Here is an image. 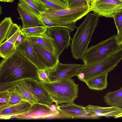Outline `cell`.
<instances>
[{"instance_id": "32", "label": "cell", "mask_w": 122, "mask_h": 122, "mask_svg": "<svg viewBox=\"0 0 122 122\" xmlns=\"http://www.w3.org/2000/svg\"><path fill=\"white\" fill-rule=\"evenodd\" d=\"M76 76L80 80L83 81L85 78V75L84 73L79 71Z\"/></svg>"}, {"instance_id": "1", "label": "cell", "mask_w": 122, "mask_h": 122, "mask_svg": "<svg viewBox=\"0 0 122 122\" xmlns=\"http://www.w3.org/2000/svg\"><path fill=\"white\" fill-rule=\"evenodd\" d=\"M38 69L25 57L15 51L0 63V84L27 79H38Z\"/></svg>"}, {"instance_id": "37", "label": "cell", "mask_w": 122, "mask_h": 122, "mask_svg": "<svg viewBox=\"0 0 122 122\" xmlns=\"http://www.w3.org/2000/svg\"><path fill=\"white\" fill-rule=\"evenodd\" d=\"M63 2L66 3V0H61Z\"/></svg>"}, {"instance_id": "28", "label": "cell", "mask_w": 122, "mask_h": 122, "mask_svg": "<svg viewBox=\"0 0 122 122\" xmlns=\"http://www.w3.org/2000/svg\"><path fill=\"white\" fill-rule=\"evenodd\" d=\"M49 69H44L38 70L37 71V78L41 82H50L49 75Z\"/></svg>"}, {"instance_id": "23", "label": "cell", "mask_w": 122, "mask_h": 122, "mask_svg": "<svg viewBox=\"0 0 122 122\" xmlns=\"http://www.w3.org/2000/svg\"><path fill=\"white\" fill-rule=\"evenodd\" d=\"M13 82L17 90L21 95L24 101L28 102L31 105L38 103L36 100L27 89L24 80Z\"/></svg>"}, {"instance_id": "5", "label": "cell", "mask_w": 122, "mask_h": 122, "mask_svg": "<svg viewBox=\"0 0 122 122\" xmlns=\"http://www.w3.org/2000/svg\"><path fill=\"white\" fill-rule=\"evenodd\" d=\"M122 46L116 35L87 49L82 59L86 66L92 65L102 59Z\"/></svg>"}, {"instance_id": "31", "label": "cell", "mask_w": 122, "mask_h": 122, "mask_svg": "<svg viewBox=\"0 0 122 122\" xmlns=\"http://www.w3.org/2000/svg\"><path fill=\"white\" fill-rule=\"evenodd\" d=\"M26 36L22 33L17 37L15 43V47L18 45L21 44L26 38Z\"/></svg>"}, {"instance_id": "10", "label": "cell", "mask_w": 122, "mask_h": 122, "mask_svg": "<svg viewBox=\"0 0 122 122\" xmlns=\"http://www.w3.org/2000/svg\"><path fill=\"white\" fill-rule=\"evenodd\" d=\"M57 114L52 111L49 107L38 103L32 105L28 111L19 115L12 116L11 118L19 119H39L56 117Z\"/></svg>"}, {"instance_id": "18", "label": "cell", "mask_w": 122, "mask_h": 122, "mask_svg": "<svg viewBox=\"0 0 122 122\" xmlns=\"http://www.w3.org/2000/svg\"><path fill=\"white\" fill-rule=\"evenodd\" d=\"M31 43L46 68L52 70L55 69L57 66L60 62L59 57L53 54L40 46Z\"/></svg>"}, {"instance_id": "12", "label": "cell", "mask_w": 122, "mask_h": 122, "mask_svg": "<svg viewBox=\"0 0 122 122\" xmlns=\"http://www.w3.org/2000/svg\"><path fill=\"white\" fill-rule=\"evenodd\" d=\"M59 112L56 117L60 118H90L89 113L82 106L74 103L56 106Z\"/></svg>"}, {"instance_id": "9", "label": "cell", "mask_w": 122, "mask_h": 122, "mask_svg": "<svg viewBox=\"0 0 122 122\" xmlns=\"http://www.w3.org/2000/svg\"><path fill=\"white\" fill-rule=\"evenodd\" d=\"M84 64H63L59 62L57 66L52 70H49V75L50 81L62 79H71L76 76L84 66Z\"/></svg>"}, {"instance_id": "25", "label": "cell", "mask_w": 122, "mask_h": 122, "mask_svg": "<svg viewBox=\"0 0 122 122\" xmlns=\"http://www.w3.org/2000/svg\"><path fill=\"white\" fill-rule=\"evenodd\" d=\"M13 23L11 18L10 17H5L0 22V44L6 39L8 32Z\"/></svg>"}, {"instance_id": "14", "label": "cell", "mask_w": 122, "mask_h": 122, "mask_svg": "<svg viewBox=\"0 0 122 122\" xmlns=\"http://www.w3.org/2000/svg\"><path fill=\"white\" fill-rule=\"evenodd\" d=\"M90 118H97L103 116L107 118L114 117L121 112V107L115 106L102 107L89 105L84 107Z\"/></svg>"}, {"instance_id": "26", "label": "cell", "mask_w": 122, "mask_h": 122, "mask_svg": "<svg viewBox=\"0 0 122 122\" xmlns=\"http://www.w3.org/2000/svg\"><path fill=\"white\" fill-rule=\"evenodd\" d=\"M49 9L58 10L68 8L66 3L61 0H37Z\"/></svg>"}, {"instance_id": "13", "label": "cell", "mask_w": 122, "mask_h": 122, "mask_svg": "<svg viewBox=\"0 0 122 122\" xmlns=\"http://www.w3.org/2000/svg\"><path fill=\"white\" fill-rule=\"evenodd\" d=\"M16 51L33 63L38 70L46 68L31 43L26 38L21 44L15 46Z\"/></svg>"}, {"instance_id": "38", "label": "cell", "mask_w": 122, "mask_h": 122, "mask_svg": "<svg viewBox=\"0 0 122 122\" xmlns=\"http://www.w3.org/2000/svg\"><path fill=\"white\" fill-rule=\"evenodd\" d=\"M120 45L121 46H122V42L120 43Z\"/></svg>"}, {"instance_id": "15", "label": "cell", "mask_w": 122, "mask_h": 122, "mask_svg": "<svg viewBox=\"0 0 122 122\" xmlns=\"http://www.w3.org/2000/svg\"><path fill=\"white\" fill-rule=\"evenodd\" d=\"M22 33L20 28L16 32L10 30L8 32L5 41L0 44V55L3 58H5L15 51V43L18 37Z\"/></svg>"}, {"instance_id": "20", "label": "cell", "mask_w": 122, "mask_h": 122, "mask_svg": "<svg viewBox=\"0 0 122 122\" xmlns=\"http://www.w3.org/2000/svg\"><path fill=\"white\" fill-rule=\"evenodd\" d=\"M17 10L22 23V28L31 27L42 25L39 18L29 14L18 6Z\"/></svg>"}, {"instance_id": "2", "label": "cell", "mask_w": 122, "mask_h": 122, "mask_svg": "<svg viewBox=\"0 0 122 122\" xmlns=\"http://www.w3.org/2000/svg\"><path fill=\"white\" fill-rule=\"evenodd\" d=\"M91 11L89 6L58 10L49 9L41 14L39 19L42 25L48 29L63 27L71 32L77 28L76 22Z\"/></svg>"}, {"instance_id": "30", "label": "cell", "mask_w": 122, "mask_h": 122, "mask_svg": "<svg viewBox=\"0 0 122 122\" xmlns=\"http://www.w3.org/2000/svg\"><path fill=\"white\" fill-rule=\"evenodd\" d=\"M9 99V95L8 92L4 91L0 92V106L7 103Z\"/></svg>"}, {"instance_id": "7", "label": "cell", "mask_w": 122, "mask_h": 122, "mask_svg": "<svg viewBox=\"0 0 122 122\" xmlns=\"http://www.w3.org/2000/svg\"><path fill=\"white\" fill-rule=\"evenodd\" d=\"M91 9L99 17L113 18L122 10V0H94Z\"/></svg>"}, {"instance_id": "11", "label": "cell", "mask_w": 122, "mask_h": 122, "mask_svg": "<svg viewBox=\"0 0 122 122\" xmlns=\"http://www.w3.org/2000/svg\"><path fill=\"white\" fill-rule=\"evenodd\" d=\"M70 32L66 28L55 27L48 29L46 32L54 40L58 48L59 57L63 51L70 46L71 39Z\"/></svg>"}, {"instance_id": "8", "label": "cell", "mask_w": 122, "mask_h": 122, "mask_svg": "<svg viewBox=\"0 0 122 122\" xmlns=\"http://www.w3.org/2000/svg\"><path fill=\"white\" fill-rule=\"evenodd\" d=\"M24 80L27 89L38 103L49 107L54 102L49 93L39 80L27 79Z\"/></svg>"}, {"instance_id": "33", "label": "cell", "mask_w": 122, "mask_h": 122, "mask_svg": "<svg viewBox=\"0 0 122 122\" xmlns=\"http://www.w3.org/2000/svg\"><path fill=\"white\" fill-rule=\"evenodd\" d=\"M117 38L120 42V43L122 42V30L120 32L116 35Z\"/></svg>"}, {"instance_id": "19", "label": "cell", "mask_w": 122, "mask_h": 122, "mask_svg": "<svg viewBox=\"0 0 122 122\" xmlns=\"http://www.w3.org/2000/svg\"><path fill=\"white\" fill-rule=\"evenodd\" d=\"M31 105L28 102L22 100L17 104L0 110V119H9L13 116L24 113L28 111Z\"/></svg>"}, {"instance_id": "27", "label": "cell", "mask_w": 122, "mask_h": 122, "mask_svg": "<svg viewBox=\"0 0 122 122\" xmlns=\"http://www.w3.org/2000/svg\"><path fill=\"white\" fill-rule=\"evenodd\" d=\"M68 8H73L89 6L86 0H66Z\"/></svg>"}, {"instance_id": "4", "label": "cell", "mask_w": 122, "mask_h": 122, "mask_svg": "<svg viewBox=\"0 0 122 122\" xmlns=\"http://www.w3.org/2000/svg\"><path fill=\"white\" fill-rule=\"evenodd\" d=\"M40 81L56 106L73 103L78 97V85L73 79H62L48 82Z\"/></svg>"}, {"instance_id": "36", "label": "cell", "mask_w": 122, "mask_h": 122, "mask_svg": "<svg viewBox=\"0 0 122 122\" xmlns=\"http://www.w3.org/2000/svg\"><path fill=\"white\" fill-rule=\"evenodd\" d=\"M14 0H0L1 2H12Z\"/></svg>"}, {"instance_id": "3", "label": "cell", "mask_w": 122, "mask_h": 122, "mask_svg": "<svg viewBox=\"0 0 122 122\" xmlns=\"http://www.w3.org/2000/svg\"><path fill=\"white\" fill-rule=\"evenodd\" d=\"M99 16L94 13H88L78 27L70 46L73 57L77 60L82 58L88 49V46L99 20Z\"/></svg>"}, {"instance_id": "6", "label": "cell", "mask_w": 122, "mask_h": 122, "mask_svg": "<svg viewBox=\"0 0 122 122\" xmlns=\"http://www.w3.org/2000/svg\"><path fill=\"white\" fill-rule=\"evenodd\" d=\"M122 59V46L95 64L85 66L79 71L84 73L83 82L103 74L108 73L113 70Z\"/></svg>"}, {"instance_id": "35", "label": "cell", "mask_w": 122, "mask_h": 122, "mask_svg": "<svg viewBox=\"0 0 122 122\" xmlns=\"http://www.w3.org/2000/svg\"><path fill=\"white\" fill-rule=\"evenodd\" d=\"M90 7H91L93 2L94 0H86Z\"/></svg>"}, {"instance_id": "17", "label": "cell", "mask_w": 122, "mask_h": 122, "mask_svg": "<svg viewBox=\"0 0 122 122\" xmlns=\"http://www.w3.org/2000/svg\"><path fill=\"white\" fill-rule=\"evenodd\" d=\"M18 6L28 13L39 18L41 14L49 9L37 0H19Z\"/></svg>"}, {"instance_id": "21", "label": "cell", "mask_w": 122, "mask_h": 122, "mask_svg": "<svg viewBox=\"0 0 122 122\" xmlns=\"http://www.w3.org/2000/svg\"><path fill=\"white\" fill-rule=\"evenodd\" d=\"M108 74L106 73L93 77L89 79L85 83L90 89L102 90L107 87Z\"/></svg>"}, {"instance_id": "24", "label": "cell", "mask_w": 122, "mask_h": 122, "mask_svg": "<svg viewBox=\"0 0 122 122\" xmlns=\"http://www.w3.org/2000/svg\"><path fill=\"white\" fill-rule=\"evenodd\" d=\"M48 28L42 25L31 27L22 28V33L26 37L37 36L45 33Z\"/></svg>"}, {"instance_id": "16", "label": "cell", "mask_w": 122, "mask_h": 122, "mask_svg": "<svg viewBox=\"0 0 122 122\" xmlns=\"http://www.w3.org/2000/svg\"><path fill=\"white\" fill-rule=\"evenodd\" d=\"M26 37L31 43L40 46L59 57L58 48L54 40L46 32L38 36H28Z\"/></svg>"}, {"instance_id": "22", "label": "cell", "mask_w": 122, "mask_h": 122, "mask_svg": "<svg viewBox=\"0 0 122 122\" xmlns=\"http://www.w3.org/2000/svg\"><path fill=\"white\" fill-rule=\"evenodd\" d=\"M105 102L108 105L122 107V87L114 92H109L103 96Z\"/></svg>"}, {"instance_id": "34", "label": "cell", "mask_w": 122, "mask_h": 122, "mask_svg": "<svg viewBox=\"0 0 122 122\" xmlns=\"http://www.w3.org/2000/svg\"><path fill=\"white\" fill-rule=\"evenodd\" d=\"M122 117V109L121 112L115 116L114 118H117L119 117Z\"/></svg>"}, {"instance_id": "29", "label": "cell", "mask_w": 122, "mask_h": 122, "mask_svg": "<svg viewBox=\"0 0 122 122\" xmlns=\"http://www.w3.org/2000/svg\"><path fill=\"white\" fill-rule=\"evenodd\" d=\"M117 30V34L122 30V10L117 12L113 17Z\"/></svg>"}]
</instances>
